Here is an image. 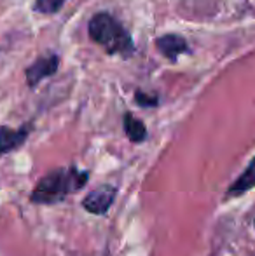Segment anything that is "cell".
Wrapping results in <instances>:
<instances>
[{"label":"cell","mask_w":255,"mask_h":256,"mask_svg":"<svg viewBox=\"0 0 255 256\" xmlns=\"http://www.w3.org/2000/svg\"><path fill=\"white\" fill-rule=\"evenodd\" d=\"M89 172L77 169L75 166L60 168L48 172L39 180L32 192V202L35 204H56L67 199L68 196L79 192L88 183Z\"/></svg>","instance_id":"6da1fadb"},{"label":"cell","mask_w":255,"mask_h":256,"mask_svg":"<svg viewBox=\"0 0 255 256\" xmlns=\"http://www.w3.org/2000/svg\"><path fill=\"white\" fill-rule=\"evenodd\" d=\"M88 34L93 42L102 46L110 56L131 58L135 54V44L129 32L109 12H98L89 20Z\"/></svg>","instance_id":"7a4b0ae2"},{"label":"cell","mask_w":255,"mask_h":256,"mask_svg":"<svg viewBox=\"0 0 255 256\" xmlns=\"http://www.w3.org/2000/svg\"><path fill=\"white\" fill-rule=\"evenodd\" d=\"M117 196V188L110 183H103L98 188H95L93 192H89L82 200V208L91 214H105L110 209V206L114 204Z\"/></svg>","instance_id":"3957f363"},{"label":"cell","mask_w":255,"mask_h":256,"mask_svg":"<svg viewBox=\"0 0 255 256\" xmlns=\"http://www.w3.org/2000/svg\"><path fill=\"white\" fill-rule=\"evenodd\" d=\"M58 66H60V58H58V54H55V52L46 54V56L35 60L34 63L27 68V72H25L28 88L34 89V88H37L44 78L53 77V75L58 72Z\"/></svg>","instance_id":"277c9868"},{"label":"cell","mask_w":255,"mask_h":256,"mask_svg":"<svg viewBox=\"0 0 255 256\" xmlns=\"http://www.w3.org/2000/svg\"><path fill=\"white\" fill-rule=\"evenodd\" d=\"M156 48L157 51L163 54L164 58H168L170 61H175L180 54H189L191 48H189L187 40L182 35L177 34H166L156 38Z\"/></svg>","instance_id":"5b68a950"},{"label":"cell","mask_w":255,"mask_h":256,"mask_svg":"<svg viewBox=\"0 0 255 256\" xmlns=\"http://www.w3.org/2000/svg\"><path fill=\"white\" fill-rule=\"evenodd\" d=\"M30 131H32V126H21L20 129L0 126V155H6L13 152V150L20 148L27 142Z\"/></svg>","instance_id":"8992f818"},{"label":"cell","mask_w":255,"mask_h":256,"mask_svg":"<svg viewBox=\"0 0 255 256\" xmlns=\"http://www.w3.org/2000/svg\"><path fill=\"white\" fill-rule=\"evenodd\" d=\"M252 188H255V157L248 162V166L243 169L241 174L232 182V185L229 186L225 197H227V199L229 197H239Z\"/></svg>","instance_id":"52a82bcc"},{"label":"cell","mask_w":255,"mask_h":256,"mask_svg":"<svg viewBox=\"0 0 255 256\" xmlns=\"http://www.w3.org/2000/svg\"><path fill=\"white\" fill-rule=\"evenodd\" d=\"M124 132H126L128 140L131 143H142L147 140V128L140 118H136L133 114H124L123 117Z\"/></svg>","instance_id":"ba28073f"},{"label":"cell","mask_w":255,"mask_h":256,"mask_svg":"<svg viewBox=\"0 0 255 256\" xmlns=\"http://www.w3.org/2000/svg\"><path fill=\"white\" fill-rule=\"evenodd\" d=\"M67 4V0H35L34 10L41 14H56L62 10V7Z\"/></svg>","instance_id":"9c48e42d"},{"label":"cell","mask_w":255,"mask_h":256,"mask_svg":"<svg viewBox=\"0 0 255 256\" xmlns=\"http://www.w3.org/2000/svg\"><path fill=\"white\" fill-rule=\"evenodd\" d=\"M135 102L143 108H150V106H157L159 103V98L156 94H149V92L143 91H136L135 92Z\"/></svg>","instance_id":"30bf717a"}]
</instances>
